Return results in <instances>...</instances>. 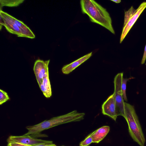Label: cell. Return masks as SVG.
I'll use <instances>...</instances> for the list:
<instances>
[{
    "label": "cell",
    "instance_id": "obj_10",
    "mask_svg": "<svg viewBox=\"0 0 146 146\" xmlns=\"http://www.w3.org/2000/svg\"><path fill=\"white\" fill-rule=\"evenodd\" d=\"M92 52H91L72 62L64 65L62 69V73L66 74H68L92 56Z\"/></svg>",
    "mask_w": 146,
    "mask_h": 146
},
{
    "label": "cell",
    "instance_id": "obj_24",
    "mask_svg": "<svg viewBox=\"0 0 146 146\" xmlns=\"http://www.w3.org/2000/svg\"><path fill=\"white\" fill-rule=\"evenodd\" d=\"M51 146H57L55 144H54Z\"/></svg>",
    "mask_w": 146,
    "mask_h": 146
},
{
    "label": "cell",
    "instance_id": "obj_9",
    "mask_svg": "<svg viewBox=\"0 0 146 146\" xmlns=\"http://www.w3.org/2000/svg\"><path fill=\"white\" fill-rule=\"evenodd\" d=\"M0 15L2 18L4 23L3 25L9 33L16 35L19 37H23L19 27L13 21L11 15L2 10L0 11Z\"/></svg>",
    "mask_w": 146,
    "mask_h": 146
},
{
    "label": "cell",
    "instance_id": "obj_20",
    "mask_svg": "<svg viewBox=\"0 0 146 146\" xmlns=\"http://www.w3.org/2000/svg\"><path fill=\"white\" fill-rule=\"evenodd\" d=\"M146 59V44L145 46L143 58H142L141 61V64H143L145 63V62Z\"/></svg>",
    "mask_w": 146,
    "mask_h": 146
},
{
    "label": "cell",
    "instance_id": "obj_21",
    "mask_svg": "<svg viewBox=\"0 0 146 146\" xmlns=\"http://www.w3.org/2000/svg\"><path fill=\"white\" fill-rule=\"evenodd\" d=\"M54 144L53 143H44L36 145L33 146H51Z\"/></svg>",
    "mask_w": 146,
    "mask_h": 146
},
{
    "label": "cell",
    "instance_id": "obj_12",
    "mask_svg": "<svg viewBox=\"0 0 146 146\" xmlns=\"http://www.w3.org/2000/svg\"><path fill=\"white\" fill-rule=\"evenodd\" d=\"M110 129L109 126H104L96 130L92 136L93 143H99L106 136Z\"/></svg>",
    "mask_w": 146,
    "mask_h": 146
},
{
    "label": "cell",
    "instance_id": "obj_8",
    "mask_svg": "<svg viewBox=\"0 0 146 146\" xmlns=\"http://www.w3.org/2000/svg\"><path fill=\"white\" fill-rule=\"evenodd\" d=\"M146 7V2L142 3L138 8L136 13L129 20L126 25L123 27L121 36L120 43H121L139 16Z\"/></svg>",
    "mask_w": 146,
    "mask_h": 146
},
{
    "label": "cell",
    "instance_id": "obj_5",
    "mask_svg": "<svg viewBox=\"0 0 146 146\" xmlns=\"http://www.w3.org/2000/svg\"><path fill=\"white\" fill-rule=\"evenodd\" d=\"M8 143H18L29 146L44 144L53 143L50 141L43 140L32 137L30 135H23L20 136H10L7 139Z\"/></svg>",
    "mask_w": 146,
    "mask_h": 146
},
{
    "label": "cell",
    "instance_id": "obj_6",
    "mask_svg": "<svg viewBox=\"0 0 146 146\" xmlns=\"http://www.w3.org/2000/svg\"><path fill=\"white\" fill-rule=\"evenodd\" d=\"M102 112L103 114L110 117L116 121L118 115L114 92L103 103Z\"/></svg>",
    "mask_w": 146,
    "mask_h": 146
},
{
    "label": "cell",
    "instance_id": "obj_1",
    "mask_svg": "<svg viewBox=\"0 0 146 146\" xmlns=\"http://www.w3.org/2000/svg\"><path fill=\"white\" fill-rule=\"evenodd\" d=\"M80 3L82 13L87 14L92 22L99 24L115 34L111 17L106 9L93 0H82Z\"/></svg>",
    "mask_w": 146,
    "mask_h": 146
},
{
    "label": "cell",
    "instance_id": "obj_7",
    "mask_svg": "<svg viewBox=\"0 0 146 146\" xmlns=\"http://www.w3.org/2000/svg\"><path fill=\"white\" fill-rule=\"evenodd\" d=\"M50 60L44 61L38 59L35 62L33 70L38 84L43 79L49 75L48 66Z\"/></svg>",
    "mask_w": 146,
    "mask_h": 146
},
{
    "label": "cell",
    "instance_id": "obj_19",
    "mask_svg": "<svg viewBox=\"0 0 146 146\" xmlns=\"http://www.w3.org/2000/svg\"><path fill=\"white\" fill-rule=\"evenodd\" d=\"M7 146H31L26 145L18 143H8Z\"/></svg>",
    "mask_w": 146,
    "mask_h": 146
},
{
    "label": "cell",
    "instance_id": "obj_15",
    "mask_svg": "<svg viewBox=\"0 0 146 146\" xmlns=\"http://www.w3.org/2000/svg\"><path fill=\"white\" fill-rule=\"evenodd\" d=\"M137 9H135L133 6L127 11L125 12L124 23L123 27L125 26L127 23L129 19L136 12Z\"/></svg>",
    "mask_w": 146,
    "mask_h": 146
},
{
    "label": "cell",
    "instance_id": "obj_3",
    "mask_svg": "<svg viewBox=\"0 0 146 146\" xmlns=\"http://www.w3.org/2000/svg\"><path fill=\"white\" fill-rule=\"evenodd\" d=\"M124 116L128 126L130 135L133 140L140 146H144V136L134 106L124 102Z\"/></svg>",
    "mask_w": 146,
    "mask_h": 146
},
{
    "label": "cell",
    "instance_id": "obj_22",
    "mask_svg": "<svg viewBox=\"0 0 146 146\" xmlns=\"http://www.w3.org/2000/svg\"><path fill=\"white\" fill-rule=\"evenodd\" d=\"M0 30H1V28H2V26H3V24H4V21H3V20L2 18V17L1 16V15H0Z\"/></svg>",
    "mask_w": 146,
    "mask_h": 146
},
{
    "label": "cell",
    "instance_id": "obj_14",
    "mask_svg": "<svg viewBox=\"0 0 146 146\" xmlns=\"http://www.w3.org/2000/svg\"><path fill=\"white\" fill-rule=\"evenodd\" d=\"M24 0H0V10L4 6L14 7H16L22 3Z\"/></svg>",
    "mask_w": 146,
    "mask_h": 146
},
{
    "label": "cell",
    "instance_id": "obj_18",
    "mask_svg": "<svg viewBox=\"0 0 146 146\" xmlns=\"http://www.w3.org/2000/svg\"><path fill=\"white\" fill-rule=\"evenodd\" d=\"M9 99L7 93L3 90H0V105H1Z\"/></svg>",
    "mask_w": 146,
    "mask_h": 146
},
{
    "label": "cell",
    "instance_id": "obj_2",
    "mask_svg": "<svg viewBox=\"0 0 146 146\" xmlns=\"http://www.w3.org/2000/svg\"><path fill=\"white\" fill-rule=\"evenodd\" d=\"M84 113H79L76 110L73 111L67 114L55 117L46 120L37 124L27 126L28 132L25 135L39 133L45 130L59 125L68 123L80 121L84 119Z\"/></svg>",
    "mask_w": 146,
    "mask_h": 146
},
{
    "label": "cell",
    "instance_id": "obj_23",
    "mask_svg": "<svg viewBox=\"0 0 146 146\" xmlns=\"http://www.w3.org/2000/svg\"><path fill=\"white\" fill-rule=\"evenodd\" d=\"M111 1L116 3H119L121 2V1L120 0H111Z\"/></svg>",
    "mask_w": 146,
    "mask_h": 146
},
{
    "label": "cell",
    "instance_id": "obj_4",
    "mask_svg": "<svg viewBox=\"0 0 146 146\" xmlns=\"http://www.w3.org/2000/svg\"><path fill=\"white\" fill-rule=\"evenodd\" d=\"M123 73L117 74L114 80L115 99L118 116H124V102L121 90V84Z\"/></svg>",
    "mask_w": 146,
    "mask_h": 146
},
{
    "label": "cell",
    "instance_id": "obj_17",
    "mask_svg": "<svg viewBox=\"0 0 146 146\" xmlns=\"http://www.w3.org/2000/svg\"><path fill=\"white\" fill-rule=\"evenodd\" d=\"M133 78V77L129 78H122L121 84V90L123 94V96L124 100L125 101L127 102V99L126 94V84L127 82L129 80Z\"/></svg>",
    "mask_w": 146,
    "mask_h": 146
},
{
    "label": "cell",
    "instance_id": "obj_16",
    "mask_svg": "<svg viewBox=\"0 0 146 146\" xmlns=\"http://www.w3.org/2000/svg\"><path fill=\"white\" fill-rule=\"evenodd\" d=\"M96 130L89 134L84 140L80 143V146H89L93 143L92 136L95 132Z\"/></svg>",
    "mask_w": 146,
    "mask_h": 146
},
{
    "label": "cell",
    "instance_id": "obj_11",
    "mask_svg": "<svg viewBox=\"0 0 146 146\" xmlns=\"http://www.w3.org/2000/svg\"><path fill=\"white\" fill-rule=\"evenodd\" d=\"M11 17L19 27L23 37L31 39L35 38V35L30 29L23 22L11 15Z\"/></svg>",
    "mask_w": 146,
    "mask_h": 146
},
{
    "label": "cell",
    "instance_id": "obj_13",
    "mask_svg": "<svg viewBox=\"0 0 146 146\" xmlns=\"http://www.w3.org/2000/svg\"><path fill=\"white\" fill-rule=\"evenodd\" d=\"M38 85L45 97L47 98L50 97L52 94L49 75L44 77Z\"/></svg>",
    "mask_w": 146,
    "mask_h": 146
},
{
    "label": "cell",
    "instance_id": "obj_25",
    "mask_svg": "<svg viewBox=\"0 0 146 146\" xmlns=\"http://www.w3.org/2000/svg\"></svg>",
    "mask_w": 146,
    "mask_h": 146
}]
</instances>
